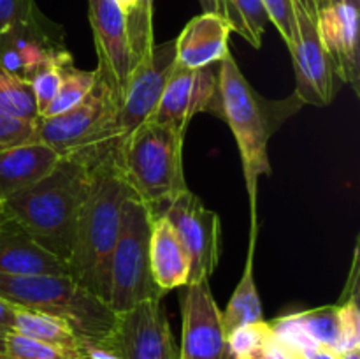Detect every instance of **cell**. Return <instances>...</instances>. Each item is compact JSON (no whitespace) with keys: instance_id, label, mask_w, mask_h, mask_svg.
Returning a JSON list of instances; mask_svg holds the SVG:
<instances>
[{"instance_id":"32","label":"cell","mask_w":360,"mask_h":359,"mask_svg":"<svg viewBox=\"0 0 360 359\" xmlns=\"http://www.w3.org/2000/svg\"><path fill=\"white\" fill-rule=\"evenodd\" d=\"M35 0H0V42L11 30L39 13Z\"/></svg>"},{"instance_id":"16","label":"cell","mask_w":360,"mask_h":359,"mask_svg":"<svg viewBox=\"0 0 360 359\" xmlns=\"http://www.w3.org/2000/svg\"><path fill=\"white\" fill-rule=\"evenodd\" d=\"M316 28L338 80L360 94L359 7L352 4L322 7L316 16Z\"/></svg>"},{"instance_id":"14","label":"cell","mask_w":360,"mask_h":359,"mask_svg":"<svg viewBox=\"0 0 360 359\" xmlns=\"http://www.w3.org/2000/svg\"><path fill=\"white\" fill-rule=\"evenodd\" d=\"M91 32L97 49V69L123 97L134 70V58L127 37L125 11L118 0H88Z\"/></svg>"},{"instance_id":"33","label":"cell","mask_w":360,"mask_h":359,"mask_svg":"<svg viewBox=\"0 0 360 359\" xmlns=\"http://www.w3.org/2000/svg\"><path fill=\"white\" fill-rule=\"evenodd\" d=\"M271 23L280 32L285 44L290 48L295 39V16L292 0H262Z\"/></svg>"},{"instance_id":"1","label":"cell","mask_w":360,"mask_h":359,"mask_svg":"<svg viewBox=\"0 0 360 359\" xmlns=\"http://www.w3.org/2000/svg\"><path fill=\"white\" fill-rule=\"evenodd\" d=\"M118 148L102 146L77 155L90 165V183L81 206L69 259L70 277L108 303L111 257L122 227V208L132 194L118 164Z\"/></svg>"},{"instance_id":"26","label":"cell","mask_w":360,"mask_h":359,"mask_svg":"<svg viewBox=\"0 0 360 359\" xmlns=\"http://www.w3.org/2000/svg\"><path fill=\"white\" fill-rule=\"evenodd\" d=\"M0 113L20 122L39 120L34 92L27 80L0 69Z\"/></svg>"},{"instance_id":"5","label":"cell","mask_w":360,"mask_h":359,"mask_svg":"<svg viewBox=\"0 0 360 359\" xmlns=\"http://www.w3.org/2000/svg\"><path fill=\"white\" fill-rule=\"evenodd\" d=\"M183 141L185 132L179 129L148 120L120 146L123 178L153 218L162 217L172 201L188 190L183 172Z\"/></svg>"},{"instance_id":"27","label":"cell","mask_w":360,"mask_h":359,"mask_svg":"<svg viewBox=\"0 0 360 359\" xmlns=\"http://www.w3.org/2000/svg\"><path fill=\"white\" fill-rule=\"evenodd\" d=\"M153 4L155 0H136L127 18V37L134 67L146 60L153 48Z\"/></svg>"},{"instance_id":"39","label":"cell","mask_w":360,"mask_h":359,"mask_svg":"<svg viewBox=\"0 0 360 359\" xmlns=\"http://www.w3.org/2000/svg\"><path fill=\"white\" fill-rule=\"evenodd\" d=\"M330 4H352V6L359 7L360 0H319V11L322 9V7L330 6Z\"/></svg>"},{"instance_id":"28","label":"cell","mask_w":360,"mask_h":359,"mask_svg":"<svg viewBox=\"0 0 360 359\" xmlns=\"http://www.w3.org/2000/svg\"><path fill=\"white\" fill-rule=\"evenodd\" d=\"M273 336L274 331L267 320L238 327L227 336L229 359H264Z\"/></svg>"},{"instance_id":"21","label":"cell","mask_w":360,"mask_h":359,"mask_svg":"<svg viewBox=\"0 0 360 359\" xmlns=\"http://www.w3.org/2000/svg\"><path fill=\"white\" fill-rule=\"evenodd\" d=\"M13 331L23 334V336L42 341V344L62 348V351L69 352V354L76 355L79 359H86L84 345L81 344L72 327L65 320L58 319V317L16 306L14 308Z\"/></svg>"},{"instance_id":"38","label":"cell","mask_w":360,"mask_h":359,"mask_svg":"<svg viewBox=\"0 0 360 359\" xmlns=\"http://www.w3.org/2000/svg\"><path fill=\"white\" fill-rule=\"evenodd\" d=\"M204 13H217L221 14V0H199Z\"/></svg>"},{"instance_id":"6","label":"cell","mask_w":360,"mask_h":359,"mask_svg":"<svg viewBox=\"0 0 360 359\" xmlns=\"http://www.w3.org/2000/svg\"><path fill=\"white\" fill-rule=\"evenodd\" d=\"M153 215L146 204L130 194L122 208V227L111 257L108 305L122 313L146 299H164L150 267V238Z\"/></svg>"},{"instance_id":"24","label":"cell","mask_w":360,"mask_h":359,"mask_svg":"<svg viewBox=\"0 0 360 359\" xmlns=\"http://www.w3.org/2000/svg\"><path fill=\"white\" fill-rule=\"evenodd\" d=\"M288 319L301 331L309 345H323L338 351L340 344V317L338 305L319 306L304 312L288 313Z\"/></svg>"},{"instance_id":"18","label":"cell","mask_w":360,"mask_h":359,"mask_svg":"<svg viewBox=\"0 0 360 359\" xmlns=\"http://www.w3.org/2000/svg\"><path fill=\"white\" fill-rule=\"evenodd\" d=\"M232 28L221 14L202 13L192 18L176 41V62L186 69L220 63L229 55Z\"/></svg>"},{"instance_id":"41","label":"cell","mask_w":360,"mask_h":359,"mask_svg":"<svg viewBox=\"0 0 360 359\" xmlns=\"http://www.w3.org/2000/svg\"><path fill=\"white\" fill-rule=\"evenodd\" d=\"M6 331L0 329V359H7L6 358Z\"/></svg>"},{"instance_id":"22","label":"cell","mask_w":360,"mask_h":359,"mask_svg":"<svg viewBox=\"0 0 360 359\" xmlns=\"http://www.w3.org/2000/svg\"><path fill=\"white\" fill-rule=\"evenodd\" d=\"M253 250H255V238H252V241H250L248 259H246V266L245 271H243L241 280H239L238 287L232 292L231 299L227 303V308L220 312V320L225 336H229L238 327L246 326V324L262 322L264 320L262 301H260L255 278H253Z\"/></svg>"},{"instance_id":"40","label":"cell","mask_w":360,"mask_h":359,"mask_svg":"<svg viewBox=\"0 0 360 359\" xmlns=\"http://www.w3.org/2000/svg\"><path fill=\"white\" fill-rule=\"evenodd\" d=\"M341 359H360V348H352V351L340 352Z\"/></svg>"},{"instance_id":"9","label":"cell","mask_w":360,"mask_h":359,"mask_svg":"<svg viewBox=\"0 0 360 359\" xmlns=\"http://www.w3.org/2000/svg\"><path fill=\"white\" fill-rule=\"evenodd\" d=\"M174 67V39L164 44H155L146 60L134 67L111 129V143L115 146H122L134 130L151 118Z\"/></svg>"},{"instance_id":"11","label":"cell","mask_w":360,"mask_h":359,"mask_svg":"<svg viewBox=\"0 0 360 359\" xmlns=\"http://www.w3.org/2000/svg\"><path fill=\"white\" fill-rule=\"evenodd\" d=\"M174 227L190 259L188 284L210 282L220 263L221 222L213 210L186 190L176 197L162 215Z\"/></svg>"},{"instance_id":"17","label":"cell","mask_w":360,"mask_h":359,"mask_svg":"<svg viewBox=\"0 0 360 359\" xmlns=\"http://www.w3.org/2000/svg\"><path fill=\"white\" fill-rule=\"evenodd\" d=\"M0 275H70L69 264L39 245L21 225L0 215Z\"/></svg>"},{"instance_id":"23","label":"cell","mask_w":360,"mask_h":359,"mask_svg":"<svg viewBox=\"0 0 360 359\" xmlns=\"http://www.w3.org/2000/svg\"><path fill=\"white\" fill-rule=\"evenodd\" d=\"M221 16L229 21L232 32L241 35L253 48L262 46L269 16L262 0H221Z\"/></svg>"},{"instance_id":"34","label":"cell","mask_w":360,"mask_h":359,"mask_svg":"<svg viewBox=\"0 0 360 359\" xmlns=\"http://www.w3.org/2000/svg\"><path fill=\"white\" fill-rule=\"evenodd\" d=\"M35 139V123L20 122L0 113V151Z\"/></svg>"},{"instance_id":"8","label":"cell","mask_w":360,"mask_h":359,"mask_svg":"<svg viewBox=\"0 0 360 359\" xmlns=\"http://www.w3.org/2000/svg\"><path fill=\"white\" fill-rule=\"evenodd\" d=\"M295 16V39L290 55L295 70V95L302 104L327 106L340 92L341 81L320 41L316 16L319 0H292Z\"/></svg>"},{"instance_id":"2","label":"cell","mask_w":360,"mask_h":359,"mask_svg":"<svg viewBox=\"0 0 360 359\" xmlns=\"http://www.w3.org/2000/svg\"><path fill=\"white\" fill-rule=\"evenodd\" d=\"M88 183V162L67 155L41 182L2 201L0 215L16 222L39 245L69 264Z\"/></svg>"},{"instance_id":"12","label":"cell","mask_w":360,"mask_h":359,"mask_svg":"<svg viewBox=\"0 0 360 359\" xmlns=\"http://www.w3.org/2000/svg\"><path fill=\"white\" fill-rule=\"evenodd\" d=\"M199 113L221 118L220 63L186 69L176 62L150 122L176 127L186 134L190 122Z\"/></svg>"},{"instance_id":"29","label":"cell","mask_w":360,"mask_h":359,"mask_svg":"<svg viewBox=\"0 0 360 359\" xmlns=\"http://www.w3.org/2000/svg\"><path fill=\"white\" fill-rule=\"evenodd\" d=\"M69 60H72V55L65 49V51L60 53L56 58L42 63L41 67H37V69L28 76L27 81L30 83L32 92H34L39 118L44 115L46 109L49 108V104L55 101L56 94H58L60 83H62L63 65H65Z\"/></svg>"},{"instance_id":"3","label":"cell","mask_w":360,"mask_h":359,"mask_svg":"<svg viewBox=\"0 0 360 359\" xmlns=\"http://www.w3.org/2000/svg\"><path fill=\"white\" fill-rule=\"evenodd\" d=\"M220 95L221 120L231 127L241 155L252 204V238H257V187L260 176L271 172L267 144L281 123L299 111L302 102L295 94L281 101L262 97L250 84L231 53L220 62Z\"/></svg>"},{"instance_id":"19","label":"cell","mask_w":360,"mask_h":359,"mask_svg":"<svg viewBox=\"0 0 360 359\" xmlns=\"http://www.w3.org/2000/svg\"><path fill=\"white\" fill-rule=\"evenodd\" d=\"M62 158L55 148L39 139L0 151V203L41 182Z\"/></svg>"},{"instance_id":"25","label":"cell","mask_w":360,"mask_h":359,"mask_svg":"<svg viewBox=\"0 0 360 359\" xmlns=\"http://www.w3.org/2000/svg\"><path fill=\"white\" fill-rule=\"evenodd\" d=\"M95 80H97V69L79 70L74 65V60H69L63 65L58 94L41 118H53V116L63 115V113H69L70 109L77 108L91 92Z\"/></svg>"},{"instance_id":"36","label":"cell","mask_w":360,"mask_h":359,"mask_svg":"<svg viewBox=\"0 0 360 359\" xmlns=\"http://www.w3.org/2000/svg\"><path fill=\"white\" fill-rule=\"evenodd\" d=\"M301 354L304 359H341L340 352L323 345H309L301 348Z\"/></svg>"},{"instance_id":"13","label":"cell","mask_w":360,"mask_h":359,"mask_svg":"<svg viewBox=\"0 0 360 359\" xmlns=\"http://www.w3.org/2000/svg\"><path fill=\"white\" fill-rule=\"evenodd\" d=\"M181 317L179 359H229L227 336L210 282L186 285L181 296Z\"/></svg>"},{"instance_id":"31","label":"cell","mask_w":360,"mask_h":359,"mask_svg":"<svg viewBox=\"0 0 360 359\" xmlns=\"http://www.w3.org/2000/svg\"><path fill=\"white\" fill-rule=\"evenodd\" d=\"M338 317H340V344L338 352L360 348V308L359 298L340 299Z\"/></svg>"},{"instance_id":"20","label":"cell","mask_w":360,"mask_h":359,"mask_svg":"<svg viewBox=\"0 0 360 359\" xmlns=\"http://www.w3.org/2000/svg\"><path fill=\"white\" fill-rule=\"evenodd\" d=\"M150 267L153 280L164 292L188 285L190 259L174 227L165 217L153 218L150 238Z\"/></svg>"},{"instance_id":"35","label":"cell","mask_w":360,"mask_h":359,"mask_svg":"<svg viewBox=\"0 0 360 359\" xmlns=\"http://www.w3.org/2000/svg\"><path fill=\"white\" fill-rule=\"evenodd\" d=\"M264 359H304V358H302L299 348L285 344L283 340H280V338L274 334L269 347H267L266 354H264Z\"/></svg>"},{"instance_id":"4","label":"cell","mask_w":360,"mask_h":359,"mask_svg":"<svg viewBox=\"0 0 360 359\" xmlns=\"http://www.w3.org/2000/svg\"><path fill=\"white\" fill-rule=\"evenodd\" d=\"M0 298L14 306L65 320L86 348V358L90 351L108 345L118 320V313L104 299L81 287L70 275H0Z\"/></svg>"},{"instance_id":"30","label":"cell","mask_w":360,"mask_h":359,"mask_svg":"<svg viewBox=\"0 0 360 359\" xmlns=\"http://www.w3.org/2000/svg\"><path fill=\"white\" fill-rule=\"evenodd\" d=\"M6 358L7 359H79L69 352L53 345L42 344L34 338L23 336L9 331L6 334Z\"/></svg>"},{"instance_id":"7","label":"cell","mask_w":360,"mask_h":359,"mask_svg":"<svg viewBox=\"0 0 360 359\" xmlns=\"http://www.w3.org/2000/svg\"><path fill=\"white\" fill-rule=\"evenodd\" d=\"M120 101L118 92L97 69L94 88L77 108L35 122V139L55 148L62 157L97 150L105 144L115 146L111 143V129Z\"/></svg>"},{"instance_id":"15","label":"cell","mask_w":360,"mask_h":359,"mask_svg":"<svg viewBox=\"0 0 360 359\" xmlns=\"http://www.w3.org/2000/svg\"><path fill=\"white\" fill-rule=\"evenodd\" d=\"M65 49L63 28L39 11L0 42V69L28 80L37 67L56 58Z\"/></svg>"},{"instance_id":"10","label":"cell","mask_w":360,"mask_h":359,"mask_svg":"<svg viewBox=\"0 0 360 359\" xmlns=\"http://www.w3.org/2000/svg\"><path fill=\"white\" fill-rule=\"evenodd\" d=\"M101 351L112 359H179L162 299H146L118 313L115 333Z\"/></svg>"},{"instance_id":"37","label":"cell","mask_w":360,"mask_h":359,"mask_svg":"<svg viewBox=\"0 0 360 359\" xmlns=\"http://www.w3.org/2000/svg\"><path fill=\"white\" fill-rule=\"evenodd\" d=\"M14 308H16V306L11 305V303H7V301H4V299L0 298V329L6 331V333L13 331Z\"/></svg>"}]
</instances>
